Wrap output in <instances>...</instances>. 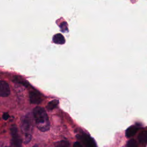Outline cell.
Instances as JSON below:
<instances>
[{"instance_id": "cell-1", "label": "cell", "mask_w": 147, "mask_h": 147, "mask_svg": "<svg viewBox=\"0 0 147 147\" xmlns=\"http://www.w3.org/2000/svg\"><path fill=\"white\" fill-rule=\"evenodd\" d=\"M33 115L37 127L41 131H48L50 128V122L47 113L44 108L36 107L33 111Z\"/></svg>"}, {"instance_id": "cell-2", "label": "cell", "mask_w": 147, "mask_h": 147, "mask_svg": "<svg viewBox=\"0 0 147 147\" xmlns=\"http://www.w3.org/2000/svg\"><path fill=\"white\" fill-rule=\"evenodd\" d=\"M33 129V119L31 117L29 114L22 117L21 119V129L24 136L23 139L25 144H27L30 141Z\"/></svg>"}, {"instance_id": "cell-3", "label": "cell", "mask_w": 147, "mask_h": 147, "mask_svg": "<svg viewBox=\"0 0 147 147\" xmlns=\"http://www.w3.org/2000/svg\"><path fill=\"white\" fill-rule=\"evenodd\" d=\"M10 133L11 136L10 144L11 147H21L22 138L20 136L18 129L16 125H13L10 127Z\"/></svg>"}, {"instance_id": "cell-4", "label": "cell", "mask_w": 147, "mask_h": 147, "mask_svg": "<svg viewBox=\"0 0 147 147\" xmlns=\"http://www.w3.org/2000/svg\"><path fill=\"white\" fill-rule=\"evenodd\" d=\"M29 100L31 103L39 104L43 100V96L39 91L34 90H32L29 93Z\"/></svg>"}, {"instance_id": "cell-5", "label": "cell", "mask_w": 147, "mask_h": 147, "mask_svg": "<svg viewBox=\"0 0 147 147\" xmlns=\"http://www.w3.org/2000/svg\"><path fill=\"white\" fill-rule=\"evenodd\" d=\"M10 90L9 84L5 81L1 80L0 82V95L2 97H6L10 95Z\"/></svg>"}, {"instance_id": "cell-6", "label": "cell", "mask_w": 147, "mask_h": 147, "mask_svg": "<svg viewBox=\"0 0 147 147\" xmlns=\"http://www.w3.org/2000/svg\"><path fill=\"white\" fill-rule=\"evenodd\" d=\"M78 137L83 142L86 147H96L94 141L86 134L82 133V134L79 135Z\"/></svg>"}, {"instance_id": "cell-7", "label": "cell", "mask_w": 147, "mask_h": 147, "mask_svg": "<svg viewBox=\"0 0 147 147\" xmlns=\"http://www.w3.org/2000/svg\"><path fill=\"white\" fill-rule=\"evenodd\" d=\"M139 128H140V126L137 125L130 126L126 130V132H125L126 137L127 138H130V137L133 136L137 133V131L138 130Z\"/></svg>"}, {"instance_id": "cell-8", "label": "cell", "mask_w": 147, "mask_h": 147, "mask_svg": "<svg viewBox=\"0 0 147 147\" xmlns=\"http://www.w3.org/2000/svg\"><path fill=\"white\" fill-rule=\"evenodd\" d=\"M53 42L58 44H63L65 42V38L61 34L58 33L53 36Z\"/></svg>"}, {"instance_id": "cell-9", "label": "cell", "mask_w": 147, "mask_h": 147, "mask_svg": "<svg viewBox=\"0 0 147 147\" xmlns=\"http://www.w3.org/2000/svg\"><path fill=\"white\" fill-rule=\"evenodd\" d=\"M138 140L141 144H145L147 142V130H144L141 131L138 136Z\"/></svg>"}, {"instance_id": "cell-10", "label": "cell", "mask_w": 147, "mask_h": 147, "mask_svg": "<svg viewBox=\"0 0 147 147\" xmlns=\"http://www.w3.org/2000/svg\"><path fill=\"white\" fill-rule=\"evenodd\" d=\"M58 104H59L58 100H56V99L52 100L50 101L49 102H48V103L47 106V109L48 110H52L55 109L57 106Z\"/></svg>"}, {"instance_id": "cell-11", "label": "cell", "mask_w": 147, "mask_h": 147, "mask_svg": "<svg viewBox=\"0 0 147 147\" xmlns=\"http://www.w3.org/2000/svg\"><path fill=\"white\" fill-rule=\"evenodd\" d=\"M55 147H71L69 143L67 141L62 140L57 142Z\"/></svg>"}, {"instance_id": "cell-12", "label": "cell", "mask_w": 147, "mask_h": 147, "mask_svg": "<svg viewBox=\"0 0 147 147\" xmlns=\"http://www.w3.org/2000/svg\"><path fill=\"white\" fill-rule=\"evenodd\" d=\"M126 147H138L137 142L134 139H131L127 142Z\"/></svg>"}, {"instance_id": "cell-13", "label": "cell", "mask_w": 147, "mask_h": 147, "mask_svg": "<svg viewBox=\"0 0 147 147\" xmlns=\"http://www.w3.org/2000/svg\"><path fill=\"white\" fill-rule=\"evenodd\" d=\"M14 81L16 82H17V83H21V84H22L24 85V86H27V84H28L27 82H26L25 80H24L20 78H18V77H17V78L14 79Z\"/></svg>"}, {"instance_id": "cell-14", "label": "cell", "mask_w": 147, "mask_h": 147, "mask_svg": "<svg viewBox=\"0 0 147 147\" xmlns=\"http://www.w3.org/2000/svg\"><path fill=\"white\" fill-rule=\"evenodd\" d=\"M74 147H83L79 142H75L74 144Z\"/></svg>"}, {"instance_id": "cell-15", "label": "cell", "mask_w": 147, "mask_h": 147, "mask_svg": "<svg viewBox=\"0 0 147 147\" xmlns=\"http://www.w3.org/2000/svg\"><path fill=\"white\" fill-rule=\"evenodd\" d=\"M2 117H3V119L6 120L8 118V117H9V114L7 113H3Z\"/></svg>"}, {"instance_id": "cell-16", "label": "cell", "mask_w": 147, "mask_h": 147, "mask_svg": "<svg viewBox=\"0 0 147 147\" xmlns=\"http://www.w3.org/2000/svg\"><path fill=\"white\" fill-rule=\"evenodd\" d=\"M32 147H38V146L37 145H34V146H32Z\"/></svg>"}, {"instance_id": "cell-17", "label": "cell", "mask_w": 147, "mask_h": 147, "mask_svg": "<svg viewBox=\"0 0 147 147\" xmlns=\"http://www.w3.org/2000/svg\"><path fill=\"white\" fill-rule=\"evenodd\" d=\"M5 147H8V146H5Z\"/></svg>"}]
</instances>
